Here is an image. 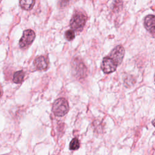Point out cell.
<instances>
[{
	"label": "cell",
	"instance_id": "obj_1",
	"mask_svg": "<svg viewBox=\"0 0 155 155\" xmlns=\"http://www.w3.org/2000/svg\"><path fill=\"white\" fill-rule=\"evenodd\" d=\"M54 114L57 116H63L68 111L69 107L67 100L64 98L61 97L56 99L52 108Z\"/></svg>",
	"mask_w": 155,
	"mask_h": 155
},
{
	"label": "cell",
	"instance_id": "obj_2",
	"mask_svg": "<svg viewBox=\"0 0 155 155\" xmlns=\"http://www.w3.org/2000/svg\"><path fill=\"white\" fill-rule=\"evenodd\" d=\"M86 19V16L82 13L74 14L70 20V24L71 28L76 31L82 30L85 24Z\"/></svg>",
	"mask_w": 155,
	"mask_h": 155
},
{
	"label": "cell",
	"instance_id": "obj_3",
	"mask_svg": "<svg viewBox=\"0 0 155 155\" xmlns=\"http://www.w3.org/2000/svg\"><path fill=\"white\" fill-rule=\"evenodd\" d=\"M35 38V33L31 30H25L23 32V35L19 40V46L21 48H24L33 42Z\"/></svg>",
	"mask_w": 155,
	"mask_h": 155
},
{
	"label": "cell",
	"instance_id": "obj_4",
	"mask_svg": "<svg viewBox=\"0 0 155 155\" xmlns=\"http://www.w3.org/2000/svg\"><path fill=\"white\" fill-rule=\"evenodd\" d=\"M117 65L110 56L105 57L101 64V68L105 73H110L116 70Z\"/></svg>",
	"mask_w": 155,
	"mask_h": 155
},
{
	"label": "cell",
	"instance_id": "obj_5",
	"mask_svg": "<svg viewBox=\"0 0 155 155\" xmlns=\"http://www.w3.org/2000/svg\"><path fill=\"white\" fill-rule=\"evenodd\" d=\"M125 50L122 45H118L116 47L111 51L110 57L112 58L116 64L118 65L122 62L124 56Z\"/></svg>",
	"mask_w": 155,
	"mask_h": 155
},
{
	"label": "cell",
	"instance_id": "obj_6",
	"mask_svg": "<svg viewBox=\"0 0 155 155\" xmlns=\"http://www.w3.org/2000/svg\"><path fill=\"white\" fill-rule=\"evenodd\" d=\"M144 25L145 28L150 33H155V16L149 15L144 19Z\"/></svg>",
	"mask_w": 155,
	"mask_h": 155
},
{
	"label": "cell",
	"instance_id": "obj_7",
	"mask_svg": "<svg viewBox=\"0 0 155 155\" xmlns=\"http://www.w3.org/2000/svg\"><path fill=\"white\" fill-rule=\"evenodd\" d=\"M34 65L38 70H43L47 68L48 62L44 56H40L36 58L34 61Z\"/></svg>",
	"mask_w": 155,
	"mask_h": 155
},
{
	"label": "cell",
	"instance_id": "obj_8",
	"mask_svg": "<svg viewBox=\"0 0 155 155\" xmlns=\"http://www.w3.org/2000/svg\"><path fill=\"white\" fill-rule=\"evenodd\" d=\"M35 3V0H19L21 7L25 10H31Z\"/></svg>",
	"mask_w": 155,
	"mask_h": 155
},
{
	"label": "cell",
	"instance_id": "obj_9",
	"mask_svg": "<svg viewBox=\"0 0 155 155\" xmlns=\"http://www.w3.org/2000/svg\"><path fill=\"white\" fill-rule=\"evenodd\" d=\"M24 76H25V73L22 70L18 71L15 72L13 74V81L16 84L21 83L23 81Z\"/></svg>",
	"mask_w": 155,
	"mask_h": 155
},
{
	"label": "cell",
	"instance_id": "obj_10",
	"mask_svg": "<svg viewBox=\"0 0 155 155\" xmlns=\"http://www.w3.org/2000/svg\"><path fill=\"white\" fill-rule=\"evenodd\" d=\"M79 146L80 143L79 140L77 138H73L70 143L69 148L71 150H76L79 148Z\"/></svg>",
	"mask_w": 155,
	"mask_h": 155
},
{
	"label": "cell",
	"instance_id": "obj_11",
	"mask_svg": "<svg viewBox=\"0 0 155 155\" xmlns=\"http://www.w3.org/2000/svg\"><path fill=\"white\" fill-rule=\"evenodd\" d=\"M65 37L68 41L73 40L75 37L74 32L72 30H68L65 33Z\"/></svg>",
	"mask_w": 155,
	"mask_h": 155
},
{
	"label": "cell",
	"instance_id": "obj_12",
	"mask_svg": "<svg viewBox=\"0 0 155 155\" xmlns=\"http://www.w3.org/2000/svg\"><path fill=\"white\" fill-rule=\"evenodd\" d=\"M70 0H59V4L61 7H65L69 2Z\"/></svg>",
	"mask_w": 155,
	"mask_h": 155
},
{
	"label": "cell",
	"instance_id": "obj_13",
	"mask_svg": "<svg viewBox=\"0 0 155 155\" xmlns=\"http://www.w3.org/2000/svg\"><path fill=\"white\" fill-rule=\"evenodd\" d=\"M2 95V90L1 87V85H0V97H1Z\"/></svg>",
	"mask_w": 155,
	"mask_h": 155
},
{
	"label": "cell",
	"instance_id": "obj_14",
	"mask_svg": "<svg viewBox=\"0 0 155 155\" xmlns=\"http://www.w3.org/2000/svg\"><path fill=\"white\" fill-rule=\"evenodd\" d=\"M154 81H155V78H154Z\"/></svg>",
	"mask_w": 155,
	"mask_h": 155
}]
</instances>
